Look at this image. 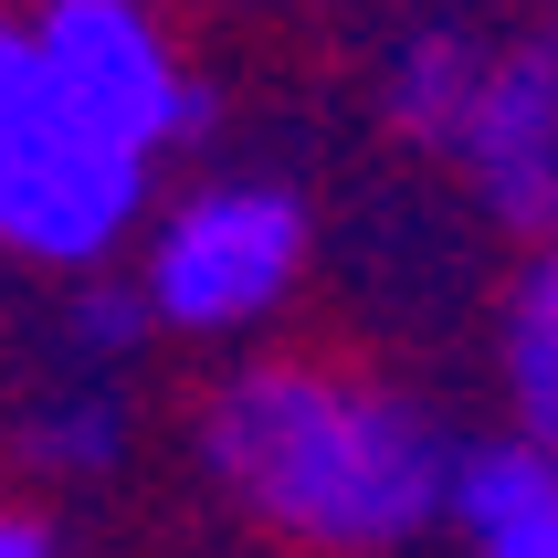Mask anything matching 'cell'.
Masks as SVG:
<instances>
[{
    "mask_svg": "<svg viewBox=\"0 0 558 558\" xmlns=\"http://www.w3.org/2000/svg\"><path fill=\"white\" fill-rule=\"evenodd\" d=\"M464 433L422 390L338 359H232L201 401V474L275 548L401 558L442 527Z\"/></svg>",
    "mask_w": 558,
    "mask_h": 558,
    "instance_id": "6da1fadb",
    "label": "cell"
},
{
    "mask_svg": "<svg viewBox=\"0 0 558 558\" xmlns=\"http://www.w3.org/2000/svg\"><path fill=\"white\" fill-rule=\"evenodd\" d=\"M442 527H453V558H558V464L506 433L464 442Z\"/></svg>",
    "mask_w": 558,
    "mask_h": 558,
    "instance_id": "8992f818",
    "label": "cell"
},
{
    "mask_svg": "<svg viewBox=\"0 0 558 558\" xmlns=\"http://www.w3.org/2000/svg\"><path fill=\"white\" fill-rule=\"evenodd\" d=\"M442 169L517 243H558V0H537L485 53V95H474V117Z\"/></svg>",
    "mask_w": 558,
    "mask_h": 558,
    "instance_id": "5b68a950",
    "label": "cell"
},
{
    "mask_svg": "<svg viewBox=\"0 0 558 558\" xmlns=\"http://www.w3.org/2000/svg\"><path fill=\"white\" fill-rule=\"evenodd\" d=\"M496 401H506V442L558 464V243H527L496 306Z\"/></svg>",
    "mask_w": 558,
    "mask_h": 558,
    "instance_id": "ba28073f",
    "label": "cell"
},
{
    "mask_svg": "<svg viewBox=\"0 0 558 558\" xmlns=\"http://www.w3.org/2000/svg\"><path fill=\"white\" fill-rule=\"evenodd\" d=\"M485 53H496V32H474V22H411L379 53V126L422 158H453L474 95H485Z\"/></svg>",
    "mask_w": 558,
    "mask_h": 558,
    "instance_id": "52a82bcc",
    "label": "cell"
},
{
    "mask_svg": "<svg viewBox=\"0 0 558 558\" xmlns=\"http://www.w3.org/2000/svg\"><path fill=\"white\" fill-rule=\"evenodd\" d=\"M148 158L95 137L32 63L22 11L0 0V253L43 275H106L148 221Z\"/></svg>",
    "mask_w": 558,
    "mask_h": 558,
    "instance_id": "3957f363",
    "label": "cell"
},
{
    "mask_svg": "<svg viewBox=\"0 0 558 558\" xmlns=\"http://www.w3.org/2000/svg\"><path fill=\"white\" fill-rule=\"evenodd\" d=\"M126 433H137V411H126V390L106 369H74L53 379V390H32L22 401V464L53 474V485H95V474L126 464Z\"/></svg>",
    "mask_w": 558,
    "mask_h": 558,
    "instance_id": "9c48e42d",
    "label": "cell"
},
{
    "mask_svg": "<svg viewBox=\"0 0 558 558\" xmlns=\"http://www.w3.org/2000/svg\"><path fill=\"white\" fill-rule=\"evenodd\" d=\"M0 558H63V537L32 517V506H0Z\"/></svg>",
    "mask_w": 558,
    "mask_h": 558,
    "instance_id": "8fae6325",
    "label": "cell"
},
{
    "mask_svg": "<svg viewBox=\"0 0 558 558\" xmlns=\"http://www.w3.org/2000/svg\"><path fill=\"white\" fill-rule=\"evenodd\" d=\"M22 43L63 106L148 169H169L211 126V85H201V63L158 0H32Z\"/></svg>",
    "mask_w": 558,
    "mask_h": 558,
    "instance_id": "277c9868",
    "label": "cell"
},
{
    "mask_svg": "<svg viewBox=\"0 0 558 558\" xmlns=\"http://www.w3.org/2000/svg\"><path fill=\"white\" fill-rule=\"evenodd\" d=\"M63 348L85 369H117L126 348H148V306L126 275H74V316H63Z\"/></svg>",
    "mask_w": 558,
    "mask_h": 558,
    "instance_id": "30bf717a",
    "label": "cell"
},
{
    "mask_svg": "<svg viewBox=\"0 0 558 558\" xmlns=\"http://www.w3.org/2000/svg\"><path fill=\"white\" fill-rule=\"evenodd\" d=\"M306 264H316L306 190L275 180V169H211L137 221L126 284L148 306V338L232 348V338H264L306 295Z\"/></svg>",
    "mask_w": 558,
    "mask_h": 558,
    "instance_id": "7a4b0ae2",
    "label": "cell"
}]
</instances>
